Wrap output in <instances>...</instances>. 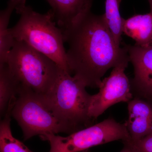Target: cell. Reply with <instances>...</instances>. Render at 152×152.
Listing matches in <instances>:
<instances>
[{
	"mask_svg": "<svg viewBox=\"0 0 152 152\" xmlns=\"http://www.w3.org/2000/svg\"><path fill=\"white\" fill-rule=\"evenodd\" d=\"M63 34L69 72L86 87L99 88L106 73L127 53L117 46L103 15L90 12Z\"/></svg>",
	"mask_w": 152,
	"mask_h": 152,
	"instance_id": "obj_1",
	"label": "cell"
},
{
	"mask_svg": "<svg viewBox=\"0 0 152 152\" xmlns=\"http://www.w3.org/2000/svg\"><path fill=\"white\" fill-rule=\"evenodd\" d=\"M15 10L20 15V19L16 24L9 30L14 39L24 42L70 74L67 63L63 32L56 26L51 10L46 13H39L26 5V0H24Z\"/></svg>",
	"mask_w": 152,
	"mask_h": 152,
	"instance_id": "obj_2",
	"label": "cell"
},
{
	"mask_svg": "<svg viewBox=\"0 0 152 152\" xmlns=\"http://www.w3.org/2000/svg\"><path fill=\"white\" fill-rule=\"evenodd\" d=\"M83 83L61 70L56 84L49 92L40 96L48 108L73 132L92 125L89 116L92 95Z\"/></svg>",
	"mask_w": 152,
	"mask_h": 152,
	"instance_id": "obj_3",
	"label": "cell"
},
{
	"mask_svg": "<svg viewBox=\"0 0 152 152\" xmlns=\"http://www.w3.org/2000/svg\"><path fill=\"white\" fill-rule=\"evenodd\" d=\"M7 64L21 86L39 96L53 87L62 69L49 57L24 42L15 40Z\"/></svg>",
	"mask_w": 152,
	"mask_h": 152,
	"instance_id": "obj_4",
	"label": "cell"
},
{
	"mask_svg": "<svg viewBox=\"0 0 152 152\" xmlns=\"http://www.w3.org/2000/svg\"><path fill=\"white\" fill-rule=\"evenodd\" d=\"M11 115L21 128L24 140L46 134L73 133L48 108L39 96L20 85Z\"/></svg>",
	"mask_w": 152,
	"mask_h": 152,
	"instance_id": "obj_5",
	"label": "cell"
},
{
	"mask_svg": "<svg viewBox=\"0 0 152 152\" xmlns=\"http://www.w3.org/2000/svg\"><path fill=\"white\" fill-rule=\"evenodd\" d=\"M49 142V152H81L115 141L130 140L126 124L109 118L69 134L66 137L48 134L39 136Z\"/></svg>",
	"mask_w": 152,
	"mask_h": 152,
	"instance_id": "obj_6",
	"label": "cell"
},
{
	"mask_svg": "<svg viewBox=\"0 0 152 152\" xmlns=\"http://www.w3.org/2000/svg\"><path fill=\"white\" fill-rule=\"evenodd\" d=\"M129 61L127 51L113 68L110 75L102 80L99 92L92 95L89 108L92 119L94 121L115 104L128 103L133 99L131 84L125 73Z\"/></svg>",
	"mask_w": 152,
	"mask_h": 152,
	"instance_id": "obj_7",
	"label": "cell"
},
{
	"mask_svg": "<svg viewBox=\"0 0 152 152\" xmlns=\"http://www.w3.org/2000/svg\"><path fill=\"white\" fill-rule=\"evenodd\" d=\"M134 69L131 86L139 97L152 103V45L149 46L126 45Z\"/></svg>",
	"mask_w": 152,
	"mask_h": 152,
	"instance_id": "obj_8",
	"label": "cell"
},
{
	"mask_svg": "<svg viewBox=\"0 0 152 152\" xmlns=\"http://www.w3.org/2000/svg\"><path fill=\"white\" fill-rule=\"evenodd\" d=\"M128 104L129 118L125 124L130 140H137L152 134V103L137 97Z\"/></svg>",
	"mask_w": 152,
	"mask_h": 152,
	"instance_id": "obj_9",
	"label": "cell"
},
{
	"mask_svg": "<svg viewBox=\"0 0 152 152\" xmlns=\"http://www.w3.org/2000/svg\"><path fill=\"white\" fill-rule=\"evenodd\" d=\"M63 33L91 12L93 0H47Z\"/></svg>",
	"mask_w": 152,
	"mask_h": 152,
	"instance_id": "obj_10",
	"label": "cell"
},
{
	"mask_svg": "<svg viewBox=\"0 0 152 152\" xmlns=\"http://www.w3.org/2000/svg\"><path fill=\"white\" fill-rule=\"evenodd\" d=\"M123 34L132 38L134 45L145 47L152 45V14L136 15L124 19Z\"/></svg>",
	"mask_w": 152,
	"mask_h": 152,
	"instance_id": "obj_11",
	"label": "cell"
},
{
	"mask_svg": "<svg viewBox=\"0 0 152 152\" xmlns=\"http://www.w3.org/2000/svg\"><path fill=\"white\" fill-rule=\"evenodd\" d=\"M20 84L7 63L0 65V113L4 117L10 114L18 95Z\"/></svg>",
	"mask_w": 152,
	"mask_h": 152,
	"instance_id": "obj_12",
	"label": "cell"
},
{
	"mask_svg": "<svg viewBox=\"0 0 152 152\" xmlns=\"http://www.w3.org/2000/svg\"><path fill=\"white\" fill-rule=\"evenodd\" d=\"M24 0H9L7 7L0 13V65L7 63L9 53L13 45L14 39L8 28L11 15Z\"/></svg>",
	"mask_w": 152,
	"mask_h": 152,
	"instance_id": "obj_13",
	"label": "cell"
},
{
	"mask_svg": "<svg viewBox=\"0 0 152 152\" xmlns=\"http://www.w3.org/2000/svg\"><path fill=\"white\" fill-rule=\"evenodd\" d=\"M122 0H106L105 12L103 14L107 27L113 38L117 46L121 48L123 34V20L120 12Z\"/></svg>",
	"mask_w": 152,
	"mask_h": 152,
	"instance_id": "obj_14",
	"label": "cell"
},
{
	"mask_svg": "<svg viewBox=\"0 0 152 152\" xmlns=\"http://www.w3.org/2000/svg\"><path fill=\"white\" fill-rule=\"evenodd\" d=\"M11 115H6L0 124V152H34L13 136L10 127Z\"/></svg>",
	"mask_w": 152,
	"mask_h": 152,
	"instance_id": "obj_15",
	"label": "cell"
},
{
	"mask_svg": "<svg viewBox=\"0 0 152 152\" xmlns=\"http://www.w3.org/2000/svg\"><path fill=\"white\" fill-rule=\"evenodd\" d=\"M136 152H152V134L136 141L123 142Z\"/></svg>",
	"mask_w": 152,
	"mask_h": 152,
	"instance_id": "obj_16",
	"label": "cell"
},
{
	"mask_svg": "<svg viewBox=\"0 0 152 152\" xmlns=\"http://www.w3.org/2000/svg\"><path fill=\"white\" fill-rule=\"evenodd\" d=\"M124 145V148L120 152H136L134 150L132 149L130 147H129V146L126 145Z\"/></svg>",
	"mask_w": 152,
	"mask_h": 152,
	"instance_id": "obj_17",
	"label": "cell"
},
{
	"mask_svg": "<svg viewBox=\"0 0 152 152\" xmlns=\"http://www.w3.org/2000/svg\"><path fill=\"white\" fill-rule=\"evenodd\" d=\"M148 1L150 8H151V12H150L152 14V0H148Z\"/></svg>",
	"mask_w": 152,
	"mask_h": 152,
	"instance_id": "obj_18",
	"label": "cell"
},
{
	"mask_svg": "<svg viewBox=\"0 0 152 152\" xmlns=\"http://www.w3.org/2000/svg\"><path fill=\"white\" fill-rule=\"evenodd\" d=\"M81 152H90L89 151H88V150H86V151H82Z\"/></svg>",
	"mask_w": 152,
	"mask_h": 152,
	"instance_id": "obj_19",
	"label": "cell"
}]
</instances>
